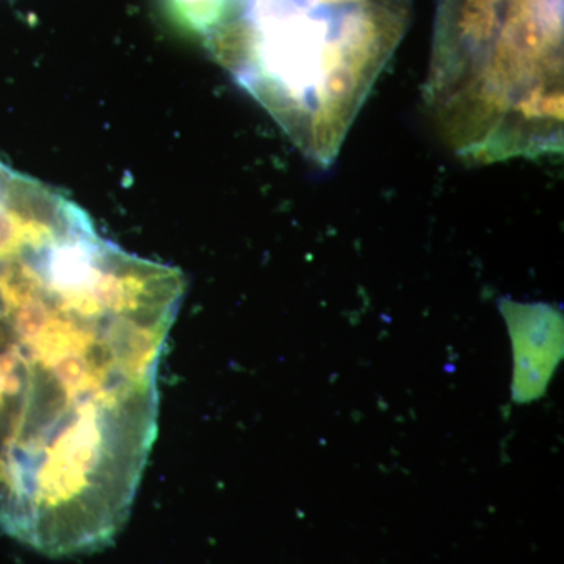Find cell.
<instances>
[{
	"label": "cell",
	"mask_w": 564,
	"mask_h": 564,
	"mask_svg": "<svg viewBox=\"0 0 564 564\" xmlns=\"http://www.w3.org/2000/svg\"><path fill=\"white\" fill-rule=\"evenodd\" d=\"M185 281L44 185L0 242V529L61 558L113 543L159 421Z\"/></svg>",
	"instance_id": "cell-1"
},
{
	"label": "cell",
	"mask_w": 564,
	"mask_h": 564,
	"mask_svg": "<svg viewBox=\"0 0 564 564\" xmlns=\"http://www.w3.org/2000/svg\"><path fill=\"white\" fill-rule=\"evenodd\" d=\"M310 161H336L413 0H163Z\"/></svg>",
	"instance_id": "cell-2"
},
{
	"label": "cell",
	"mask_w": 564,
	"mask_h": 564,
	"mask_svg": "<svg viewBox=\"0 0 564 564\" xmlns=\"http://www.w3.org/2000/svg\"><path fill=\"white\" fill-rule=\"evenodd\" d=\"M563 0H440L423 99L463 161L564 147Z\"/></svg>",
	"instance_id": "cell-3"
},
{
	"label": "cell",
	"mask_w": 564,
	"mask_h": 564,
	"mask_svg": "<svg viewBox=\"0 0 564 564\" xmlns=\"http://www.w3.org/2000/svg\"><path fill=\"white\" fill-rule=\"evenodd\" d=\"M514 348L518 403L543 395L563 355V317L549 304H500Z\"/></svg>",
	"instance_id": "cell-4"
}]
</instances>
